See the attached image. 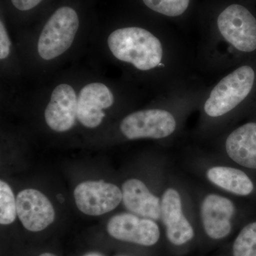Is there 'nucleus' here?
<instances>
[{
  "label": "nucleus",
  "mask_w": 256,
  "mask_h": 256,
  "mask_svg": "<svg viewBox=\"0 0 256 256\" xmlns=\"http://www.w3.org/2000/svg\"><path fill=\"white\" fill-rule=\"evenodd\" d=\"M256 72L249 65L234 69L210 89L200 106L197 136L217 138L233 126L234 118L254 89Z\"/></svg>",
  "instance_id": "f257e3e1"
},
{
  "label": "nucleus",
  "mask_w": 256,
  "mask_h": 256,
  "mask_svg": "<svg viewBox=\"0 0 256 256\" xmlns=\"http://www.w3.org/2000/svg\"><path fill=\"white\" fill-rule=\"evenodd\" d=\"M160 222L172 246H186L200 229L191 183L174 172L168 174L161 198Z\"/></svg>",
  "instance_id": "f03ea898"
},
{
  "label": "nucleus",
  "mask_w": 256,
  "mask_h": 256,
  "mask_svg": "<svg viewBox=\"0 0 256 256\" xmlns=\"http://www.w3.org/2000/svg\"><path fill=\"white\" fill-rule=\"evenodd\" d=\"M107 43L114 58L138 70L150 72L164 66V44L146 28H118L109 35Z\"/></svg>",
  "instance_id": "7ed1b4c3"
},
{
  "label": "nucleus",
  "mask_w": 256,
  "mask_h": 256,
  "mask_svg": "<svg viewBox=\"0 0 256 256\" xmlns=\"http://www.w3.org/2000/svg\"><path fill=\"white\" fill-rule=\"evenodd\" d=\"M191 186L202 233L213 242L228 238L238 220V198L217 191L203 183H191Z\"/></svg>",
  "instance_id": "20e7f679"
},
{
  "label": "nucleus",
  "mask_w": 256,
  "mask_h": 256,
  "mask_svg": "<svg viewBox=\"0 0 256 256\" xmlns=\"http://www.w3.org/2000/svg\"><path fill=\"white\" fill-rule=\"evenodd\" d=\"M188 169L202 183L229 195L242 198L252 194L255 184L240 166L222 159L215 153L194 152L186 159Z\"/></svg>",
  "instance_id": "39448f33"
},
{
  "label": "nucleus",
  "mask_w": 256,
  "mask_h": 256,
  "mask_svg": "<svg viewBox=\"0 0 256 256\" xmlns=\"http://www.w3.org/2000/svg\"><path fill=\"white\" fill-rule=\"evenodd\" d=\"M190 112V107L184 105L173 108L143 109L126 116L120 130L129 140L174 139L182 130Z\"/></svg>",
  "instance_id": "423d86ee"
},
{
  "label": "nucleus",
  "mask_w": 256,
  "mask_h": 256,
  "mask_svg": "<svg viewBox=\"0 0 256 256\" xmlns=\"http://www.w3.org/2000/svg\"><path fill=\"white\" fill-rule=\"evenodd\" d=\"M220 38L217 43L233 54H250L256 50V18L245 6L232 4L218 15L216 21Z\"/></svg>",
  "instance_id": "0eeeda50"
},
{
  "label": "nucleus",
  "mask_w": 256,
  "mask_h": 256,
  "mask_svg": "<svg viewBox=\"0 0 256 256\" xmlns=\"http://www.w3.org/2000/svg\"><path fill=\"white\" fill-rule=\"evenodd\" d=\"M78 28V15L75 10L68 6L58 8L45 24L38 37L40 56L52 60L63 55L73 44Z\"/></svg>",
  "instance_id": "6e6552de"
},
{
  "label": "nucleus",
  "mask_w": 256,
  "mask_h": 256,
  "mask_svg": "<svg viewBox=\"0 0 256 256\" xmlns=\"http://www.w3.org/2000/svg\"><path fill=\"white\" fill-rule=\"evenodd\" d=\"M213 152L242 169L256 170V122L228 128L217 137Z\"/></svg>",
  "instance_id": "1a4fd4ad"
},
{
  "label": "nucleus",
  "mask_w": 256,
  "mask_h": 256,
  "mask_svg": "<svg viewBox=\"0 0 256 256\" xmlns=\"http://www.w3.org/2000/svg\"><path fill=\"white\" fill-rule=\"evenodd\" d=\"M78 210L85 214L97 216L108 213L122 202V190L104 181H88L79 184L74 190Z\"/></svg>",
  "instance_id": "9d476101"
},
{
  "label": "nucleus",
  "mask_w": 256,
  "mask_h": 256,
  "mask_svg": "<svg viewBox=\"0 0 256 256\" xmlns=\"http://www.w3.org/2000/svg\"><path fill=\"white\" fill-rule=\"evenodd\" d=\"M156 222L130 212L122 213L109 220L107 230L111 236L121 242L152 246L158 244L161 237V230Z\"/></svg>",
  "instance_id": "9b49d317"
},
{
  "label": "nucleus",
  "mask_w": 256,
  "mask_h": 256,
  "mask_svg": "<svg viewBox=\"0 0 256 256\" xmlns=\"http://www.w3.org/2000/svg\"><path fill=\"white\" fill-rule=\"evenodd\" d=\"M110 88L100 82L88 84L82 88L77 99V119L84 127L94 129L100 126L106 117L105 110L114 104Z\"/></svg>",
  "instance_id": "f8f14e48"
},
{
  "label": "nucleus",
  "mask_w": 256,
  "mask_h": 256,
  "mask_svg": "<svg viewBox=\"0 0 256 256\" xmlns=\"http://www.w3.org/2000/svg\"><path fill=\"white\" fill-rule=\"evenodd\" d=\"M16 202L18 218L24 227L30 232H42L54 222L53 205L38 190H22L18 194Z\"/></svg>",
  "instance_id": "ddd939ff"
},
{
  "label": "nucleus",
  "mask_w": 256,
  "mask_h": 256,
  "mask_svg": "<svg viewBox=\"0 0 256 256\" xmlns=\"http://www.w3.org/2000/svg\"><path fill=\"white\" fill-rule=\"evenodd\" d=\"M76 92L72 86L62 84L54 89L44 111L47 126L57 132L72 129L77 118Z\"/></svg>",
  "instance_id": "4468645a"
},
{
  "label": "nucleus",
  "mask_w": 256,
  "mask_h": 256,
  "mask_svg": "<svg viewBox=\"0 0 256 256\" xmlns=\"http://www.w3.org/2000/svg\"><path fill=\"white\" fill-rule=\"evenodd\" d=\"M121 190L122 203L130 213L160 222L162 196L152 191L146 182L138 178H129Z\"/></svg>",
  "instance_id": "2eb2a0df"
},
{
  "label": "nucleus",
  "mask_w": 256,
  "mask_h": 256,
  "mask_svg": "<svg viewBox=\"0 0 256 256\" xmlns=\"http://www.w3.org/2000/svg\"><path fill=\"white\" fill-rule=\"evenodd\" d=\"M232 256H256V222L244 226L234 239Z\"/></svg>",
  "instance_id": "dca6fc26"
},
{
  "label": "nucleus",
  "mask_w": 256,
  "mask_h": 256,
  "mask_svg": "<svg viewBox=\"0 0 256 256\" xmlns=\"http://www.w3.org/2000/svg\"><path fill=\"white\" fill-rule=\"evenodd\" d=\"M16 202L8 183L0 181V224L9 225L16 220Z\"/></svg>",
  "instance_id": "f3484780"
},
{
  "label": "nucleus",
  "mask_w": 256,
  "mask_h": 256,
  "mask_svg": "<svg viewBox=\"0 0 256 256\" xmlns=\"http://www.w3.org/2000/svg\"><path fill=\"white\" fill-rule=\"evenodd\" d=\"M149 9L170 18L183 14L188 9L190 0H142Z\"/></svg>",
  "instance_id": "a211bd4d"
},
{
  "label": "nucleus",
  "mask_w": 256,
  "mask_h": 256,
  "mask_svg": "<svg viewBox=\"0 0 256 256\" xmlns=\"http://www.w3.org/2000/svg\"><path fill=\"white\" fill-rule=\"evenodd\" d=\"M11 42L2 21L0 22V58L4 60L9 56Z\"/></svg>",
  "instance_id": "6ab92c4d"
},
{
  "label": "nucleus",
  "mask_w": 256,
  "mask_h": 256,
  "mask_svg": "<svg viewBox=\"0 0 256 256\" xmlns=\"http://www.w3.org/2000/svg\"><path fill=\"white\" fill-rule=\"evenodd\" d=\"M13 6L20 11L34 9L42 2V0H11Z\"/></svg>",
  "instance_id": "aec40b11"
},
{
  "label": "nucleus",
  "mask_w": 256,
  "mask_h": 256,
  "mask_svg": "<svg viewBox=\"0 0 256 256\" xmlns=\"http://www.w3.org/2000/svg\"><path fill=\"white\" fill-rule=\"evenodd\" d=\"M40 256H56V255H54V254H50V252H44V254H42V255Z\"/></svg>",
  "instance_id": "412c9836"
},
{
  "label": "nucleus",
  "mask_w": 256,
  "mask_h": 256,
  "mask_svg": "<svg viewBox=\"0 0 256 256\" xmlns=\"http://www.w3.org/2000/svg\"><path fill=\"white\" fill-rule=\"evenodd\" d=\"M85 256H102L99 255V254H88V255Z\"/></svg>",
  "instance_id": "4be33fe9"
}]
</instances>
